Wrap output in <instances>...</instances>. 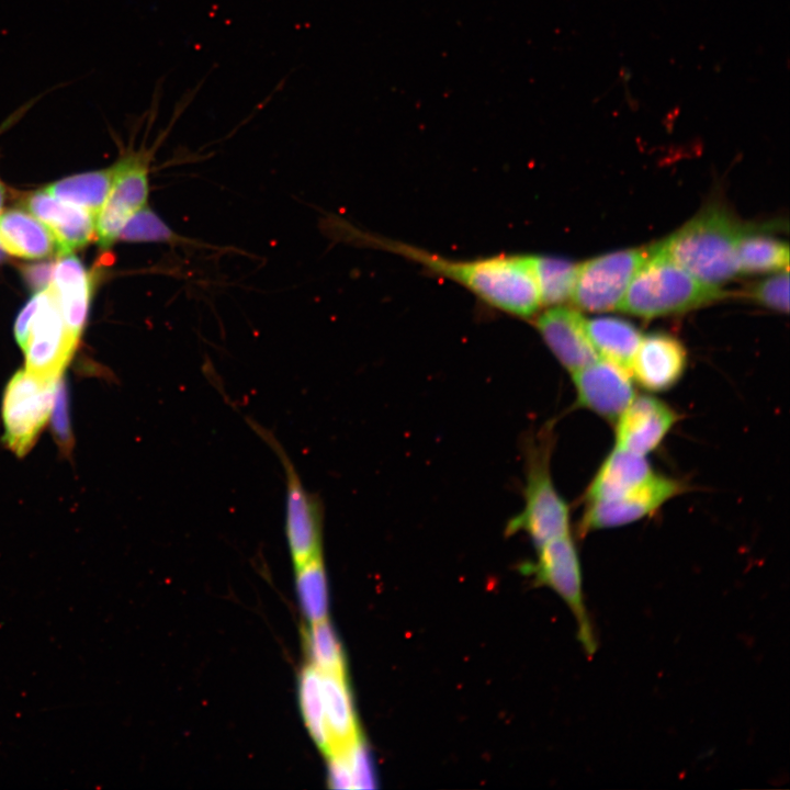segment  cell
Wrapping results in <instances>:
<instances>
[{
  "instance_id": "34",
  "label": "cell",
  "mask_w": 790,
  "mask_h": 790,
  "mask_svg": "<svg viewBox=\"0 0 790 790\" xmlns=\"http://www.w3.org/2000/svg\"><path fill=\"white\" fill-rule=\"evenodd\" d=\"M52 272L53 267L46 264L33 267L32 270L29 271L30 281L43 290L50 283Z\"/></svg>"
},
{
  "instance_id": "29",
  "label": "cell",
  "mask_w": 790,
  "mask_h": 790,
  "mask_svg": "<svg viewBox=\"0 0 790 790\" xmlns=\"http://www.w3.org/2000/svg\"><path fill=\"white\" fill-rule=\"evenodd\" d=\"M751 296L760 305L788 313L789 311V273L788 270L771 275L751 289Z\"/></svg>"
},
{
  "instance_id": "6",
  "label": "cell",
  "mask_w": 790,
  "mask_h": 790,
  "mask_svg": "<svg viewBox=\"0 0 790 790\" xmlns=\"http://www.w3.org/2000/svg\"><path fill=\"white\" fill-rule=\"evenodd\" d=\"M57 382L44 381L26 370L9 381L2 403L4 441L18 455L34 444L47 422L55 399Z\"/></svg>"
},
{
  "instance_id": "19",
  "label": "cell",
  "mask_w": 790,
  "mask_h": 790,
  "mask_svg": "<svg viewBox=\"0 0 790 790\" xmlns=\"http://www.w3.org/2000/svg\"><path fill=\"white\" fill-rule=\"evenodd\" d=\"M0 248L24 259L45 258L57 249L49 230L29 211L20 208L0 213Z\"/></svg>"
},
{
  "instance_id": "12",
  "label": "cell",
  "mask_w": 790,
  "mask_h": 790,
  "mask_svg": "<svg viewBox=\"0 0 790 790\" xmlns=\"http://www.w3.org/2000/svg\"><path fill=\"white\" fill-rule=\"evenodd\" d=\"M577 405L608 420H617L634 398L631 373L606 359L573 372Z\"/></svg>"
},
{
  "instance_id": "24",
  "label": "cell",
  "mask_w": 790,
  "mask_h": 790,
  "mask_svg": "<svg viewBox=\"0 0 790 790\" xmlns=\"http://www.w3.org/2000/svg\"><path fill=\"white\" fill-rule=\"evenodd\" d=\"M530 258L541 304L558 305L572 298L579 264L557 257Z\"/></svg>"
},
{
  "instance_id": "16",
  "label": "cell",
  "mask_w": 790,
  "mask_h": 790,
  "mask_svg": "<svg viewBox=\"0 0 790 790\" xmlns=\"http://www.w3.org/2000/svg\"><path fill=\"white\" fill-rule=\"evenodd\" d=\"M537 328L555 358L572 373L599 359L586 319L575 309L550 308L538 317Z\"/></svg>"
},
{
  "instance_id": "32",
  "label": "cell",
  "mask_w": 790,
  "mask_h": 790,
  "mask_svg": "<svg viewBox=\"0 0 790 790\" xmlns=\"http://www.w3.org/2000/svg\"><path fill=\"white\" fill-rule=\"evenodd\" d=\"M328 780L334 789H353L350 766L345 749L335 751L328 756Z\"/></svg>"
},
{
  "instance_id": "21",
  "label": "cell",
  "mask_w": 790,
  "mask_h": 790,
  "mask_svg": "<svg viewBox=\"0 0 790 790\" xmlns=\"http://www.w3.org/2000/svg\"><path fill=\"white\" fill-rule=\"evenodd\" d=\"M587 334L598 353L628 371L642 339L630 321L612 316L586 319Z\"/></svg>"
},
{
  "instance_id": "2",
  "label": "cell",
  "mask_w": 790,
  "mask_h": 790,
  "mask_svg": "<svg viewBox=\"0 0 790 790\" xmlns=\"http://www.w3.org/2000/svg\"><path fill=\"white\" fill-rule=\"evenodd\" d=\"M745 229L712 204L655 246L699 281L719 287L738 274L736 248Z\"/></svg>"
},
{
  "instance_id": "18",
  "label": "cell",
  "mask_w": 790,
  "mask_h": 790,
  "mask_svg": "<svg viewBox=\"0 0 790 790\" xmlns=\"http://www.w3.org/2000/svg\"><path fill=\"white\" fill-rule=\"evenodd\" d=\"M49 284L67 328L79 339L87 320L90 298L87 270L74 255H61L53 267Z\"/></svg>"
},
{
  "instance_id": "27",
  "label": "cell",
  "mask_w": 790,
  "mask_h": 790,
  "mask_svg": "<svg viewBox=\"0 0 790 790\" xmlns=\"http://www.w3.org/2000/svg\"><path fill=\"white\" fill-rule=\"evenodd\" d=\"M307 646L312 665L320 673L346 675L342 650L327 619L311 624Z\"/></svg>"
},
{
  "instance_id": "23",
  "label": "cell",
  "mask_w": 790,
  "mask_h": 790,
  "mask_svg": "<svg viewBox=\"0 0 790 790\" xmlns=\"http://www.w3.org/2000/svg\"><path fill=\"white\" fill-rule=\"evenodd\" d=\"M113 178L114 166L65 178L45 190L59 200L86 210L97 219L110 192Z\"/></svg>"
},
{
  "instance_id": "14",
  "label": "cell",
  "mask_w": 790,
  "mask_h": 790,
  "mask_svg": "<svg viewBox=\"0 0 790 790\" xmlns=\"http://www.w3.org/2000/svg\"><path fill=\"white\" fill-rule=\"evenodd\" d=\"M687 351L682 342L666 332H653L641 339L630 373L643 388L665 392L685 373Z\"/></svg>"
},
{
  "instance_id": "35",
  "label": "cell",
  "mask_w": 790,
  "mask_h": 790,
  "mask_svg": "<svg viewBox=\"0 0 790 790\" xmlns=\"http://www.w3.org/2000/svg\"><path fill=\"white\" fill-rule=\"evenodd\" d=\"M3 201H4V189L0 181V213H1L2 205H3Z\"/></svg>"
},
{
  "instance_id": "5",
  "label": "cell",
  "mask_w": 790,
  "mask_h": 790,
  "mask_svg": "<svg viewBox=\"0 0 790 790\" xmlns=\"http://www.w3.org/2000/svg\"><path fill=\"white\" fill-rule=\"evenodd\" d=\"M250 426L275 452L285 473V534L295 566L321 554L323 508L308 493L284 449L274 436L257 422Z\"/></svg>"
},
{
  "instance_id": "20",
  "label": "cell",
  "mask_w": 790,
  "mask_h": 790,
  "mask_svg": "<svg viewBox=\"0 0 790 790\" xmlns=\"http://www.w3.org/2000/svg\"><path fill=\"white\" fill-rule=\"evenodd\" d=\"M320 677L331 754L347 748L360 733L346 675L320 673Z\"/></svg>"
},
{
  "instance_id": "10",
  "label": "cell",
  "mask_w": 790,
  "mask_h": 790,
  "mask_svg": "<svg viewBox=\"0 0 790 790\" xmlns=\"http://www.w3.org/2000/svg\"><path fill=\"white\" fill-rule=\"evenodd\" d=\"M537 549L538 560L529 571L539 584L556 591L571 608L578 624L579 640L591 655L596 651V641L584 603L580 563L569 533Z\"/></svg>"
},
{
  "instance_id": "25",
  "label": "cell",
  "mask_w": 790,
  "mask_h": 790,
  "mask_svg": "<svg viewBox=\"0 0 790 790\" xmlns=\"http://www.w3.org/2000/svg\"><path fill=\"white\" fill-rule=\"evenodd\" d=\"M298 697L307 730L319 749L328 756L331 743L327 731L321 692L320 672L313 665L305 667L300 676Z\"/></svg>"
},
{
  "instance_id": "22",
  "label": "cell",
  "mask_w": 790,
  "mask_h": 790,
  "mask_svg": "<svg viewBox=\"0 0 790 790\" xmlns=\"http://www.w3.org/2000/svg\"><path fill=\"white\" fill-rule=\"evenodd\" d=\"M736 257L738 273L788 270L789 247L780 239L746 228L738 239Z\"/></svg>"
},
{
  "instance_id": "26",
  "label": "cell",
  "mask_w": 790,
  "mask_h": 790,
  "mask_svg": "<svg viewBox=\"0 0 790 790\" xmlns=\"http://www.w3.org/2000/svg\"><path fill=\"white\" fill-rule=\"evenodd\" d=\"M296 587L302 611L314 624L327 619V579L321 554L296 566Z\"/></svg>"
},
{
  "instance_id": "17",
  "label": "cell",
  "mask_w": 790,
  "mask_h": 790,
  "mask_svg": "<svg viewBox=\"0 0 790 790\" xmlns=\"http://www.w3.org/2000/svg\"><path fill=\"white\" fill-rule=\"evenodd\" d=\"M654 474L646 455L616 447L591 479L586 492L587 503L619 498L643 485Z\"/></svg>"
},
{
  "instance_id": "9",
  "label": "cell",
  "mask_w": 790,
  "mask_h": 790,
  "mask_svg": "<svg viewBox=\"0 0 790 790\" xmlns=\"http://www.w3.org/2000/svg\"><path fill=\"white\" fill-rule=\"evenodd\" d=\"M147 151H129L114 165V178L95 219V237L102 249L110 248L126 223L147 205L149 196Z\"/></svg>"
},
{
  "instance_id": "4",
  "label": "cell",
  "mask_w": 790,
  "mask_h": 790,
  "mask_svg": "<svg viewBox=\"0 0 790 790\" xmlns=\"http://www.w3.org/2000/svg\"><path fill=\"white\" fill-rule=\"evenodd\" d=\"M548 447L528 456L524 506L507 524V533L526 532L537 548L569 533V508L554 487L549 471Z\"/></svg>"
},
{
  "instance_id": "3",
  "label": "cell",
  "mask_w": 790,
  "mask_h": 790,
  "mask_svg": "<svg viewBox=\"0 0 790 790\" xmlns=\"http://www.w3.org/2000/svg\"><path fill=\"white\" fill-rule=\"evenodd\" d=\"M726 295L708 285L661 252L656 246L633 275L617 309L654 318L679 314Z\"/></svg>"
},
{
  "instance_id": "28",
  "label": "cell",
  "mask_w": 790,
  "mask_h": 790,
  "mask_svg": "<svg viewBox=\"0 0 790 790\" xmlns=\"http://www.w3.org/2000/svg\"><path fill=\"white\" fill-rule=\"evenodd\" d=\"M119 239L138 242H167L170 245L185 244L188 241L166 224L148 205L129 218Z\"/></svg>"
},
{
  "instance_id": "13",
  "label": "cell",
  "mask_w": 790,
  "mask_h": 790,
  "mask_svg": "<svg viewBox=\"0 0 790 790\" xmlns=\"http://www.w3.org/2000/svg\"><path fill=\"white\" fill-rule=\"evenodd\" d=\"M676 422V411L665 402L651 395L634 396L617 419L616 447L646 455Z\"/></svg>"
},
{
  "instance_id": "7",
  "label": "cell",
  "mask_w": 790,
  "mask_h": 790,
  "mask_svg": "<svg viewBox=\"0 0 790 790\" xmlns=\"http://www.w3.org/2000/svg\"><path fill=\"white\" fill-rule=\"evenodd\" d=\"M78 341L67 328L55 293L48 284L38 292V306L23 348L25 370L44 381L57 382Z\"/></svg>"
},
{
  "instance_id": "30",
  "label": "cell",
  "mask_w": 790,
  "mask_h": 790,
  "mask_svg": "<svg viewBox=\"0 0 790 790\" xmlns=\"http://www.w3.org/2000/svg\"><path fill=\"white\" fill-rule=\"evenodd\" d=\"M345 751L350 766L353 789L375 788L373 761L368 747L360 736L345 748Z\"/></svg>"
},
{
  "instance_id": "15",
  "label": "cell",
  "mask_w": 790,
  "mask_h": 790,
  "mask_svg": "<svg viewBox=\"0 0 790 790\" xmlns=\"http://www.w3.org/2000/svg\"><path fill=\"white\" fill-rule=\"evenodd\" d=\"M24 204L49 230L60 256L71 253L95 237L94 216L75 204L55 198L45 189L27 195Z\"/></svg>"
},
{
  "instance_id": "1",
  "label": "cell",
  "mask_w": 790,
  "mask_h": 790,
  "mask_svg": "<svg viewBox=\"0 0 790 790\" xmlns=\"http://www.w3.org/2000/svg\"><path fill=\"white\" fill-rule=\"evenodd\" d=\"M361 238L369 245L420 262L429 270L461 283L489 305L509 314L528 317L541 305L530 256H498L459 261L375 236L361 235Z\"/></svg>"
},
{
  "instance_id": "33",
  "label": "cell",
  "mask_w": 790,
  "mask_h": 790,
  "mask_svg": "<svg viewBox=\"0 0 790 790\" xmlns=\"http://www.w3.org/2000/svg\"><path fill=\"white\" fill-rule=\"evenodd\" d=\"M38 306V293L32 297V300L24 306L19 314L15 326L14 335L19 346L23 349L25 347L31 324Z\"/></svg>"
},
{
  "instance_id": "11",
  "label": "cell",
  "mask_w": 790,
  "mask_h": 790,
  "mask_svg": "<svg viewBox=\"0 0 790 790\" xmlns=\"http://www.w3.org/2000/svg\"><path fill=\"white\" fill-rule=\"evenodd\" d=\"M682 489L678 481L654 474L643 485L619 498L589 503L580 529L587 533L635 522L658 510Z\"/></svg>"
},
{
  "instance_id": "31",
  "label": "cell",
  "mask_w": 790,
  "mask_h": 790,
  "mask_svg": "<svg viewBox=\"0 0 790 790\" xmlns=\"http://www.w3.org/2000/svg\"><path fill=\"white\" fill-rule=\"evenodd\" d=\"M52 414L55 439L60 449L68 453L72 447V438L69 427L67 393L61 383H57Z\"/></svg>"
},
{
  "instance_id": "8",
  "label": "cell",
  "mask_w": 790,
  "mask_h": 790,
  "mask_svg": "<svg viewBox=\"0 0 790 790\" xmlns=\"http://www.w3.org/2000/svg\"><path fill=\"white\" fill-rule=\"evenodd\" d=\"M650 253L651 247L624 249L579 264L572 300L588 312L617 309L633 275Z\"/></svg>"
}]
</instances>
